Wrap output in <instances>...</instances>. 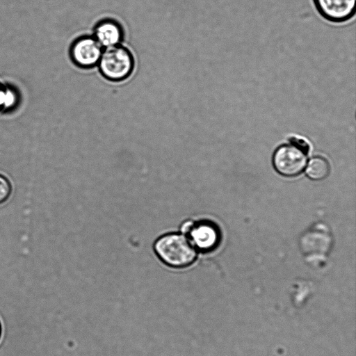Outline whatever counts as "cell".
<instances>
[{
	"label": "cell",
	"instance_id": "cell-8",
	"mask_svg": "<svg viewBox=\"0 0 356 356\" xmlns=\"http://www.w3.org/2000/svg\"><path fill=\"white\" fill-rule=\"evenodd\" d=\"M329 163L321 156H315L310 159L306 168L307 175L313 180L323 179L329 175Z\"/></svg>",
	"mask_w": 356,
	"mask_h": 356
},
{
	"label": "cell",
	"instance_id": "cell-2",
	"mask_svg": "<svg viewBox=\"0 0 356 356\" xmlns=\"http://www.w3.org/2000/svg\"><path fill=\"white\" fill-rule=\"evenodd\" d=\"M98 63L102 75L113 81L127 79L131 74L134 65L130 51L118 44L106 47Z\"/></svg>",
	"mask_w": 356,
	"mask_h": 356
},
{
	"label": "cell",
	"instance_id": "cell-10",
	"mask_svg": "<svg viewBox=\"0 0 356 356\" xmlns=\"http://www.w3.org/2000/svg\"><path fill=\"white\" fill-rule=\"evenodd\" d=\"M289 141L291 143L303 149L304 150L307 151L309 149V145L306 142L305 140H304L302 138H298L296 136H293L290 138Z\"/></svg>",
	"mask_w": 356,
	"mask_h": 356
},
{
	"label": "cell",
	"instance_id": "cell-7",
	"mask_svg": "<svg viewBox=\"0 0 356 356\" xmlns=\"http://www.w3.org/2000/svg\"><path fill=\"white\" fill-rule=\"evenodd\" d=\"M94 38L102 47L115 46L122 40V30L116 22L111 19L103 20L96 26Z\"/></svg>",
	"mask_w": 356,
	"mask_h": 356
},
{
	"label": "cell",
	"instance_id": "cell-1",
	"mask_svg": "<svg viewBox=\"0 0 356 356\" xmlns=\"http://www.w3.org/2000/svg\"><path fill=\"white\" fill-rule=\"evenodd\" d=\"M154 250L159 259L173 268H184L196 259L197 250L182 233L172 232L159 237L154 243Z\"/></svg>",
	"mask_w": 356,
	"mask_h": 356
},
{
	"label": "cell",
	"instance_id": "cell-3",
	"mask_svg": "<svg viewBox=\"0 0 356 356\" xmlns=\"http://www.w3.org/2000/svg\"><path fill=\"white\" fill-rule=\"evenodd\" d=\"M307 151L292 144L279 146L273 156V164L276 171L285 177L299 175L307 163Z\"/></svg>",
	"mask_w": 356,
	"mask_h": 356
},
{
	"label": "cell",
	"instance_id": "cell-9",
	"mask_svg": "<svg viewBox=\"0 0 356 356\" xmlns=\"http://www.w3.org/2000/svg\"><path fill=\"white\" fill-rule=\"evenodd\" d=\"M12 187L8 179L0 175V204L5 202L10 197Z\"/></svg>",
	"mask_w": 356,
	"mask_h": 356
},
{
	"label": "cell",
	"instance_id": "cell-4",
	"mask_svg": "<svg viewBox=\"0 0 356 356\" xmlns=\"http://www.w3.org/2000/svg\"><path fill=\"white\" fill-rule=\"evenodd\" d=\"M181 233L188 238L197 251L211 250L216 247L219 239L216 227L206 222H185L181 227Z\"/></svg>",
	"mask_w": 356,
	"mask_h": 356
},
{
	"label": "cell",
	"instance_id": "cell-12",
	"mask_svg": "<svg viewBox=\"0 0 356 356\" xmlns=\"http://www.w3.org/2000/svg\"><path fill=\"white\" fill-rule=\"evenodd\" d=\"M1 336H2V325H1V323L0 321V340L1 339Z\"/></svg>",
	"mask_w": 356,
	"mask_h": 356
},
{
	"label": "cell",
	"instance_id": "cell-5",
	"mask_svg": "<svg viewBox=\"0 0 356 356\" xmlns=\"http://www.w3.org/2000/svg\"><path fill=\"white\" fill-rule=\"evenodd\" d=\"M318 14L326 21L341 24L351 19L356 11V0H312Z\"/></svg>",
	"mask_w": 356,
	"mask_h": 356
},
{
	"label": "cell",
	"instance_id": "cell-11",
	"mask_svg": "<svg viewBox=\"0 0 356 356\" xmlns=\"http://www.w3.org/2000/svg\"><path fill=\"white\" fill-rule=\"evenodd\" d=\"M6 92V86H4L0 83V111H3Z\"/></svg>",
	"mask_w": 356,
	"mask_h": 356
},
{
	"label": "cell",
	"instance_id": "cell-6",
	"mask_svg": "<svg viewBox=\"0 0 356 356\" xmlns=\"http://www.w3.org/2000/svg\"><path fill=\"white\" fill-rule=\"evenodd\" d=\"M102 47L94 37L77 39L72 45L70 55L73 62L81 67H92L99 63Z\"/></svg>",
	"mask_w": 356,
	"mask_h": 356
}]
</instances>
